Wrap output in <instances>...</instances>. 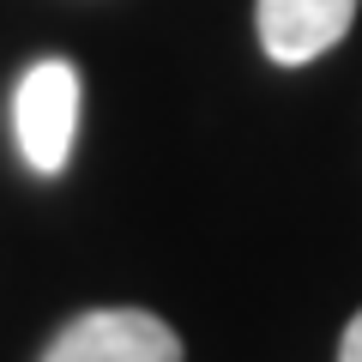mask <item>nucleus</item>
<instances>
[{"instance_id":"nucleus-4","label":"nucleus","mask_w":362,"mask_h":362,"mask_svg":"<svg viewBox=\"0 0 362 362\" xmlns=\"http://www.w3.org/2000/svg\"><path fill=\"white\" fill-rule=\"evenodd\" d=\"M338 362H362V314L344 326V344H338Z\"/></svg>"},{"instance_id":"nucleus-1","label":"nucleus","mask_w":362,"mask_h":362,"mask_svg":"<svg viewBox=\"0 0 362 362\" xmlns=\"http://www.w3.org/2000/svg\"><path fill=\"white\" fill-rule=\"evenodd\" d=\"M13 133L37 175L66 169L78 139V73L73 61H37L13 90Z\"/></svg>"},{"instance_id":"nucleus-3","label":"nucleus","mask_w":362,"mask_h":362,"mask_svg":"<svg viewBox=\"0 0 362 362\" xmlns=\"http://www.w3.org/2000/svg\"><path fill=\"white\" fill-rule=\"evenodd\" d=\"M259 49L278 66H302L314 54H326L332 42H344L356 0H259Z\"/></svg>"},{"instance_id":"nucleus-2","label":"nucleus","mask_w":362,"mask_h":362,"mask_svg":"<svg viewBox=\"0 0 362 362\" xmlns=\"http://www.w3.org/2000/svg\"><path fill=\"white\" fill-rule=\"evenodd\" d=\"M42 362H181V338L145 308H90L49 338Z\"/></svg>"}]
</instances>
